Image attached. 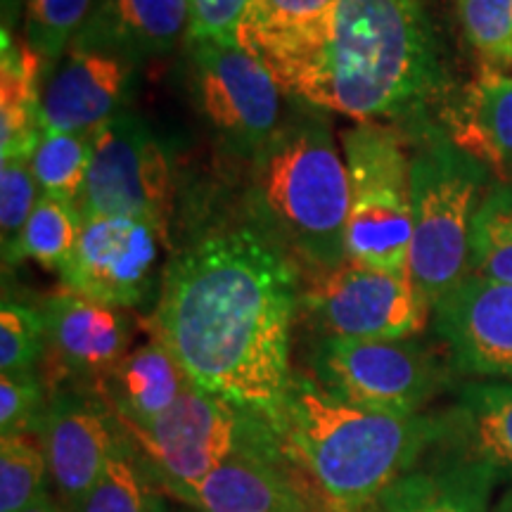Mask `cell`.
Listing matches in <instances>:
<instances>
[{"label": "cell", "instance_id": "cell-4", "mask_svg": "<svg viewBox=\"0 0 512 512\" xmlns=\"http://www.w3.org/2000/svg\"><path fill=\"white\" fill-rule=\"evenodd\" d=\"M254 228L309 278L347 261L349 174L328 119L297 114L252 157Z\"/></svg>", "mask_w": 512, "mask_h": 512}, {"label": "cell", "instance_id": "cell-30", "mask_svg": "<svg viewBox=\"0 0 512 512\" xmlns=\"http://www.w3.org/2000/svg\"><path fill=\"white\" fill-rule=\"evenodd\" d=\"M50 477L41 444L27 434L0 437V512H22L46 494Z\"/></svg>", "mask_w": 512, "mask_h": 512}, {"label": "cell", "instance_id": "cell-1", "mask_svg": "<svg viewBox=\"0 0 512 512\" xmlns=\"http://www.w3.org/2000/svg\"><path fill=\"white\" fill-rule=\"evenodd\" d=\"M299 294L297 266L259 230H221L164 268L147 330L195 387L278 427Z\"/></svg>", "mask_w": 512, "mask_h": 512}, {"label": "cell", "instance_id": "cell-25", "mask_svg": "<svg viewBox=\"0 0 512 512\" xmlns=\"http://www.w3.org/2000/svg\"><path fill=\"white\" fill-rule=\"evenodd\" d=\"M152 491L155 486L147 477L138 448L124 434L102 475L67 505V512H147Z\"/></svg>", "mask_w": 512, "mask_h": 512}, {"label": "cell", "instance_id": "cell-8", "mask_svg": "<svg viewBox=\"0 0 512 512\" xmlns=\"http://www.w3.org/2000/svg\"><path fill=\"white\" fill-rule=\"evenodd\" d=\"M313 377L342 401L368 411L415 415L453 384L456 370L418 337H320L311 351Z\"/></svg>", "mask_w": 512, "mask_h": 512}, {"label": "cell", "instance_id": "cell-10", "mask_svg": "<svg viewBox=\"0 0 512 512\" xmlns=\"http://www.w3.org/2000/svg\"><path fill=\"white\" fill-rule=\"evenodd\" d=\"M299 306L320 337L339 339L418 337L432 316L408 275L349 261L313 275L299 294Z\"/></svg>", "mask_w": 512, "mask_h": 512}, {"label": "cell", "instance_id": "cell-3", "mask_svg": "<svg viewBox=\"0 0 512 512\" xmlns=\"http://www.w3.org/2000/svg\"><path fill=\"white\" fill-rule=\"evenodd\" d=\"M275 434L313 510L366 512L439 448L444 415L368 411L294 373Z\"/></svg>", "mask_w": 512, "mask_h": 512}, {"label": "cell", "instance_id": "cell-17", "mask_svg": "<svg viewBox=\"0 0 512 512\" xmlns=\"http://www.w3.org/2000/svg\"><path fill=\"white\" fill-rule=\"evenodd\" d=\"M339 0H247L235 43L283 83L328 43Z\"/></svg>", "mask_w": 512, "mask_h": 512}, {"label": "cell", "instance_id": "cell-36", "mask_svg": "<svg viewBox=\"0 0 512 512\" xmlns=\"http://www.w3.org/2000/svg\"><path fill=\"white\" fill-rule=\"evenodd\" d=\"M22 512H67V508H64L53 494H48L46 491V494L38 498L36 503H31L29 508H24Z\"/></svg>", "mask_w": 512, "mask_h": 512}, {"label": "cell", "instance_id": "cell-16", "mask_svg": "<svg viewBox=\"0 0 512 512\" xmlns=\"http://www.w3.org/2000/svg\"><path fill=\"white\" fill-rule=\"evenodd\" d=\"M138 64L105 50L72 48L43 83V131L93 133L124 112Z\"/></svg>", "mask_w": 512, "mask_h": 512}, {"label": "cell", "instance_id": "cell-20", "mask_svg": "<svg viewBox=\"0 0 512 512\" xmlns=\"http://www.w3.org/2000/svg\"><path fill=\"white\" fill-rule=\"evenodd\" d=\"M444 415L439 448L512 479V382L465 380Z\"/></svg>", "mask_w": 512, "mask_h": 512}, {"label": "cell", "instance_id": "cell-14", "mask_svg": "<svg viewBox=\"0 0 512 512\" xmlns=\"http://www.w3.org/2000/svg\"><path fill=\"white\" fill-rule=\"evenodd\" d=\"M46 325V358L53 380L93 384V389L124 361L133 342V318L69 290H57L41 306Z\"/></svg>", "mask_w": 512, "mask_h": 512}, {"label": "cell", "instance_id": "cell-15", "mask_svg": "<svg viewBox=\"0 0 512 512\" xmlns=\"http://www.w3.org/2000/svg\"><path fill=\"white\" fill-rule=\"evenodd\" d=\"M124 427L98 392L55 387L38 430L50 479L67 501H76L102 475Z\"/></svg>", "mask_w": 512, "mask_h": 512}, {"label": "cell", "instance_id": "cell-5", "mask_svg": "<svg viewBox=\"0 0 512 512\" xmlns=\"http://www.w3.org/2000/svg\"><path fill=\"white\" fill-rule=\"evenodd\" d=\"M491 185L489 166L444 128L427 124L415 133L408 278L430 309L470 275L472 223Z\"/></svg>", "mask_w": 512, "mask_h": 512}, {"label": "cell", "instance_id": "cell-29", "mask_svg": "<svg viewBox=\"0 0 512 512\" xmlns=\"http://www.w3.org/2000/svg\"><path fill=\"white\" fill-rule=\"evenodd\" d=\"M95 0H24L27 46L46 64H57L74 46Z\"/></svg>", "mask_w": 512, "mask_h": 512}, {"label": "cell", "instance_id": "cell-11", "mask_svg": "<svg viewBox=\"0 0 512 512\" xmlns=\"http://www.w3.org/2000/svg\"><path fill=\"white\" fill-rule=\"evenodd\" d=\"M190 79L202 117L226 147L254 157L280 124V86L238 43L188 41Z\"/></svg>", "mask_w": 512, "mask_h": 512}, {"label": "cell", "instance_id": "cell-23", "mask_svg": "<svg viewBox=\"0 0 512 512\" xmlns=\"http://www.w3.org/2000/svg\"><path fill=\"white\" fill-rule=\"evenodd\" d=\"M496 484V472L486 465L444 453L437 463L403 475L366 512H494Z\"/></svg>", "mask_w": 512, "mask_h": 512}, {"label": "cell", "instance_id": "cell-9", "mask_svg": "<svg viewBox=\"0 0 512 512\" xmlns=\"http://www.w3.org/2000/svg\"><path fill=\"white\" fill-rule=\"evenodd\" d=\"M86 216H133L169 238L174 171L162 138L136 112H119L95 131L79 200Z\"/></svg>", "mask_w": 512, "mask_h": 512}, {"label": "cell", "instance_id": "cell-38", "mask_svg": "<svg viewBox=\"0 0 512 512\" xmlns=\"http://www.w3.org/2000/svg\"><path fill=\"white\" fill-rule=\"evenodd\" d=\"M494 512H512V489H508L501 498H498Z\"/></svg>", "mask_w": 512, "mask_h": 512}, {"label": "cell", "instance_id": "cell-13", "mask_svg": "<svg viewBox=\"0 0 512 512\" xmlns=\"http://www.w3.org/2000/svg\"><path fill=\"white\" fill-rule=\"evenodd\" d=\"M432 330L456 375L512 382V285L467 275L432 306Z\"/></svg>", "mask_w": 512, "mask_h": 512}, {"label": "cell", "instance_id": "cell-12", "mask_svg": "<svg viewBox=\"0 0 512 512\" xmlns=\"http://www.w3.org/2000/svg\"><path fill=\"white\" fill-rule=\"evenodd\" d=\"M162 233L133 216H86L79 245L60 271L64 290L93 302L136 309L159 294Z\"/></svg>", "mask_w": 512, "mask_h": 512}, {"label": "cell", "instance_id": "cell-24", "mask_svg": "<svg viewBox=\"0 0 512 512\" xmlns=\"http://www.w3.org/2000/svg\"><path fill=\"white\" fill-rule=\"evenodd\" d=\"M46 62L29 46H17L3 34L0 60V157L31 159L43 136L41 102L43 91L38 76Z\"/></svg>", "mask_w": 512, "mask_h": 512}, {"label": "cell", "instance_id": "cell-32", "mask_svg": "<svg viewBox=\"0 0 512 512\" xmlns=\"http://www.w3.org/2000/svg\"><path fill=\"white\" fill-rule=\"evenodd\" d=\"M460 29L489 67L512 64V0H456Z\"/></svg>", "mask_w": 512, "mask_h": 512}, {"label": "cell", "instance_id": "cell-31", "mask_svg": "<svg viewBox=\"0 0 512 512\" xmlns=\"http://www.w3.org/2000/svg\"><path fill=\"white\" fill-rule=\"evenodd\" d=\"M38 197L36 176L31 171V159L10 157L0 164V249L3 264H22V235L34 214Z\"/></svg>", "mask_w": 512, "mask_h": 512}, {"label": "cell", "instance_id": "cell-34", "mask_svg": "<svg viewBox=\"0 0 512 512\" xmlns=\"http://www.w3.org/2000/svg\"><path fill=\"white\" fill-rule=\"evenodd\" d=\"M48 401L36 373L0 375V437L41 430Z\"/></svg>", "mask_w": 512, "mask_h": 512}, {"label": "cell", "instance_id": "cell-28", "mask_svg": "<svg viewBox=\"0 0 512 512\" xmlns=\"http://www.w3.org/2000/svg\"><path fill=\"white\" fill-rule=\"evenodd\" d=\"M83 230L79 202L41 195L22 235V259L60 273L72 259Z\"/></svg>", "mask_w": 512, "mask_h": 512}, {"label": "cell", "instance_id": "cell-21", "mask_svg": "<svg viewBox=\"0 0 512 512\" xmlns=\"http://www.w3.org/2000/svg\"><path fill=\"white\" fill-rule=\"evenodd\" d=\"M453 143L512 185V74L484 67L444 114Z\"/></svg>", "mask_w": 512, "mask_h": 512}, {"label": "cell", "instance_id": "cell-39", "mask_svg": "<svg viewBox=\"0 0 512 512\" xmlns=\"http://www.w3.org/2000/svg\"><path fill=\"white\" fill-rule=\"evenodd\" d=\"M176 512H195V510H176Z\"/></svg>", "mask_w": 512, "mask_h": 512}, {"label": "cell", "instance_id": "cell-35", "mask_svg": "<svg viewBox=\"0 0 512 512\" xmlns=\"http://www.w3.org/2000/svg\"><path fill=\"white\" fill-rule=\"evenodd\" d=\"M247 0H190L188 41L235 43V27Z\"/></svg>", "mask_w": 512, "mask_h": 512}, {"label": "cell", "instance_id": "cell-37", "mask_svg": "<svg viewBox=\"0 0 512 512\" xmlns=\"http://www.w3.org/2000/svg\"><path fill=\"white\" fill-rule=\"evenodd\" d=\"M147 512H174L169 508V503H166V498H164V494L162 491H152V496H150V508H147Z\"/></svg>", "mask_w": 512, "mask_h": 512}, {"label": "cell", "instance_id": "cell-18", "mask_svg": "<svg viewBox=\"0 0 512 512\" xmlns=\"http://www.w3.org/2000/svg\"><path fill=\"white\" fill-rule=\"evenodd\" d=\"M164 496L195 512H316L283 453H242Z\"/></svg>", "mask_w": 512, "mask_h": 512}, {"label": "cell", "instance_id": "cell-33", "mask_svg": "<svg viewBox=\"0 0 512 512\" xmlns=\"http://www.w3.org/2000/svg\"><path fill=\"white\" fill-rule=\"evenodd\" d=\"M46 354V325L41 309L5 299L0 306V375L36 373Z\"/></svg>", "mask_w": 512, "mask_h": 512}, {"label": "cell", "instance_id": "cell-27", "mask_svg": "<svg viewBox=\"0 0 512 512\" xmlns=\"http://www.w3.org/2000/svg\"><path fill=\"white\" fill-rule=\"evenodd\" d=\"M93 133H55L43 131L34 155V171L41 195L62 197V200L79 202L88 169L93 159Z\"/></svg>", "mask_w": 512, "mask_h": 512}, {"label": "cell", "instance_id": "cell-7", "mask_svg": "<svg viewBox=\"0 0 512 512\" xmlns=\"http://www.w3.org/2000/svg\"><path fill=\"white\" fill-rule=\"evenodd\" d=\"M124 427V425H121ZM157 491L195 484L242 453H280L275 427L221 396L190 384L162 418L124 427Z\"/></svg>", "mask_w": 512, "mask_h": 512}, {"label": "cell", "instance_id": "cell-26", "mask_svg": "<svg viewBox=\"0 0 512 512\" xmlns=\"http://www.w3.org/2000/svg\"><path fill=\"white\" fill-rule=\"evenodd\" d=\"M470 275L512 285V185L494 183L470 235Z\"/></svg>", "mask_w": 512, "mask_h": 512}, {"label": "cell", "instance_id": "cell-19", "mask_svg": "<svg viewBox=\"0 0 512 512\" xmlns=\"http://www.w3.org/2000/svg\"><path fill=\"white\" fill-rule=\"evenodd\" d=\"M188 29L190 0H95L72 48L105 50L140 64L171 53Z\"/></svg>", "mask_w": 512, "mask_h": 512}, {"label": "cell", "instance_id": "cell-2", "mask_svg": "<svg viewBox=\"0 0 512 512\" xmlns=\"http://www.w3.org/2000/svg\"><path fill=\"white\" fill-rule=\"evenodd\" d=\"M280 91L304 107L418 133L446 91L432 0H339L330 38Z\"/></svg>", "mask_w": 512, "mask_h": 512}, {"label": "cell", "instance_id": "cell-6", "mask_svg": "<svg viewBox=\"0 0 512 512\" xmlns=\"http://www.w3.org/2000/svg\"><path fill=\"white\" fill-rule=\"evenodd\" d=\"M403 143L399 128L384 121H361L342 133L349 174V264L408 275L411 157Z\"/></svg>", "mask_w": 512, "mask_h": 512}, {"label": "cell", "instance_id": "cell-22", "mask_svg": "<svg viewBox=\"0 0 512 512\" xmlns=\"http://www.w3.org/2000/svg\"><path fill=\"white\" fill-rule=\"evenodd\" d=\"M190 384L176 356L150 335V342L128 351L95 392L107 401L121 425L143 427L162 418Z\"/></svg>", "mask_w": 512, "mask_h": 512}]
</instances>
